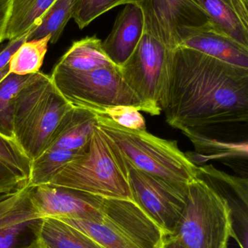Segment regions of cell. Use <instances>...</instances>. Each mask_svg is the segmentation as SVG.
I'll return each mask as SVG.
<instances>
[{
  "mask_svg": "<svg viewBox=\"0 0 248 248\" xmlns=\"http://www.w3.org/2000/svg\"><path fill=\"white\" fill-rule=\"evenodd\" d=\"M160 248H184L177 240L169 235V234H165L163 236V240H162L161 245Z\"/></svg>",
  "mask_w": 248,
  "mask_h": 248,
  "instance_id": "obj_32",
  "label": "cell"
},
{
  "mask_svg": "<svg viewBox=\"0 0 248 248\" xmlns=\"http://www.w3.org/2000/svg\"><path fill=\"white\" fill-rule=\"evenodd\" d=\"M173 49L144 32L132 55L119 67L125 82L141 100L144 112L161 113L168 85Z\"/></svg>",
  "mask_w": 248,
  "mask_h": 248,
  "instance_id": "obj_8",
  "label": "cell"
},
{
  "mask_svg": "<svg viewBox=\"0 0 248 248\" xmlns=\"http://www.w3.org/2000/svg\"><path fill=\"white\" fill-rule=\"evenodd\" d=\"M96 124V113L74 106L58 124L45 152L83 148L89 142Z\"/></svg>",
  "mask_w": 248,
  "mask_h": 248,
  "instance_id": "obj_16",
  "label": "cell"
},
{
  "mask_svg": "<svg viewBox=\"0 0 248 248\" xmlns=\"http://www.w3.org/2000/svg\"><path fill=\"white\" fill-rule=\"evenodd\" d=\"M44 218L35 208L30 186L0 195V248L40 247Z\"/></svg>",
  "mask_w": 248,
  "mask_h": 248,
  "instance_id": "obj_11",
  "label": "cell"
},
{
  "mask_svg": "<svg viewBox=\"0 0 248 248\" xmlns=\"http://www.w3.org/2000/svg\"><path fill=\"white\" fill-rule=\"evenodd\" d=\"M22 180L8 166L0 161V195L8 193L24 186Z\"/></svg>",
  "mask_w": 248,
  "mask_h": 248,
  "instance_id": "obj_29",
  "label": "cell"
},
{
  "mask_svg": "<svg viewBox=\"0 0 248 248\" xmlns=\"http://www.w3.org/2000/svg\"><path fill=\"white\" fill-rule=\"evenodd\" d=\"M138 0H77L72 18L80 29L119 5L137 4Z\"/></svg>",
  "mask_w": 248,
  "mask_h": 248,
  "instance_id": "obj_26",
  "label": "cell"
},
{
  "mask_svg": "<svg viewBox=\"0 0 248 248\" xmlns=\"http://www.w3.org/2000/svg\"><path fill=\"white\" fill-rule=\"evenodd\" d=\"M162 110L182 132L248 122V69L195 49L172 51L168 85Z\"/></svg>",
  "mask_w": 248,
  "mask_h": 248,
  "instance_id": "obj_1",
  "label": "cell"
},
{
  "mask_svg": "<svg viewBox=\"0 0 248 248\" xmlns=\"http://www.w3.org/2000/svg\"><path fill=\"white\" fill-rule=\"evenodd\" d=\"M31 31L13 40L8 41L7 45L0 51V71L9 65L12 56L20 47L22 44L27 41L28 36Z\"/></svg>",
  "mask_w": 248,
  "mask_h": 248,
  "instance_id": "obj_30",
  "label": "cell"
},
{
  "mask_svg": "<svg viewBox=\"0 0 248 248\" xmlns=\"http://www.w3.org/2000/svg\"><path fill=\"white\" fill-rule=\"evenodd\" d=\"M48 185L105 198L132 200L126 162L97 124L84 154L69 162Z\"/></svg>",
  "mask_w": 248,
  "mask_h": 248,
  "instance_id": "obj_3",
  "label": "cell"
},
{
  "mask_svg": "<svg viewBox=\"0 0 248 248\" xmlns=\"http://www.w3.org/2000/svg\"><path fill=\"white\" fill-rule=\"evenodd\" d=\"M39 72L20 76L9 73L0 81V134L14 140L13 136V108L15 100L19 92L36 78Z\"/></svg>",
  "mask_w": 248,
  "mask_h": 248,
  "instance_id": "obj_23",
  "label": "cell"
},
{
  "mask_svg": "<svg viewBox=\"0 0 248 248\" xmlns=\"http://www.w3.org/2000/svg\"><path fill=\"white\" fill-rule=\"evenodd\" d=\"M11 0H0V44L5 41L6 28L10 15Z\"/></svg>",
  "mask_w": 248,
  "mask_h": 248,
  "instance_id": "obj_31",
  "label": "cell"
},
{
  "mask_svg": "<svg viewBox=\"0 0 248 248\" xmlns=\"http://www.w3.org/2000/svg\"><path fill=\"white\" fill-rule=\"evenodd\" d=\"M126 165L132 201L165 234H171L184 209L187 189L172 186L127 162Z\"/></svg>",
  "mask_w": 248,
  "mask_h": 248,
  "instance_id": "obj_9",
  "label": "cell"
},
{
  "mask_svg": "<svg viewBox=\"0 0 248 248\" xmlns=\"http://www.w3.org/2000/svg\"><path fill=\"white\" fill-rule=\"evenodd\" d=\"M77 0H55L42 17L40 24L31 31L27 41L50 36L51 44H55L64 32L70 19L72 18Z\"/></svg>",
  "mask_w": 248,
  "mask_h": 248,
  "instance_id": "obj_24",
  "label": "cell"
},
{
  "mask_svg": "<svg viewBox=\"0 0 248 248\" xmlns=\"http://www.w3.org/2000/svg\"><path fill=\"white\" fill-rule=\"evenodd\" d=\"M0 161L8 166L17 176L27 182L30 173V159L15 140L0 134Z\"/></svg>",
  "mask_w": 248,
  "mask_h": 248,
  "instance_id": "obj_27",
  "label": "cell"
},
{
  "mask_svg": "<svg viewBox=\"0 0 248 248\" xmlns=\"http://www.w3.org/2000/svg\"><path fill=\"white\" fill-rule=\"evenodd\" d=\"M184 248H224L235 239L232 209L219 191L198 177L188 185L184 209L169 234Z\"/></svg>",
  "mask_w": 248,
  "mask_h": 248,
  "instance_id": "obj_5",
  "label": "cell"
},
{
  "mask_svg": "<svg viewBox=\"0 0 248 248\" xmlns=\"http://www.w3.org/2000/svg\"><path fill=\"white\" fill-rule=\"evenodd\" d=\"M96 124L112 140L127 163L182 189L198 178V167L176 140L156 137L147 130L124 128L104 114L96 113Z\"/></svg>",
  "mask_w": 248,
  "mask_h": 248,
  "instance_id": "obj_2",
  "label": "cell"
},
{
  "mask_svg": "<svg viewBox=\"0 0 248 248\" xmlns=\"http://www.w3.org/2000/svg\"><path fill=\"white\" fill-rule=\"evenodd\" d=\"M58 219L103 248H160L165 234L132 200L104 198L103 216L97 221Z\"/></svg>",
  "mask_w": 248,
  "mask_h": 248,
  "instance_id": "obj_6",
  "label": "cell"
},
{
  "mask_svg": "<svg viewBox=\"0 0 248 248\" xmlns=\"http://www.w3.org/2000/svg\"><path fill=\"white\" fill-rule=\"evenodd\" d=\"M44 248L43 247H42V246H40V247H39V248Z\"/></svg>",
  "mask_w": 248,
  "mask_h": 248,
  "instance_id": "obj_34",
  "label": "cell"
},
{
  "mask_svg": "<svg viewBox=\"0 0 248 248\" xmlns=\"http://www.w3.org/2000/svg\"><path fill=\"white\" fill-rule=\"evenodd\" d=\"M179 46L248 69V48L239 44L210 21L197 28H186L179 32Z\"/></svg>",
  "mask_w": 248,
  "mask_h": 248,
  "instance_id": "obj_13",
  "label": "cell"
},
{
  "mask_svg": "<svg viewBox=\"0 0 248 248\" xmlns=\"http://www.w3.org/2000/svg\"><path fill=\"white\" fill-rule=\"evenodd\" d=\"M73 107L55 88L50 76L42 72L19 92L13 108V136L31 161L45 151L58 124Z\"/></svg>",
  "mask_w": 248,
  "mask_h": 248,
  "instance_id": "obj_4",
  "label": "cell"
},
{
  "mask_svg": "<svg viewBox=\"0 0 248 248\" xmlns=\"http://www.w3.org/2000/svg\"><path fill=\"white\" fill-rule=\"evenodd\" d=\"M30 196L42 218L97 221L103 216L104 198L66 186H30Z\"/></svg>",
  "mask_w": 248,
  "mask_h": 248,
  "instance_id": "obj_12",
  "label": "cell"
},
{
  "mask_svg": "<svg viewBox=\"0 0 248 248\" xmlns=\"http://www.w3.org/2000/svg\"><path fill=\"white\" fill-rule=\"evenodd\" d=\"M55 0H11L5 40H13L39 26Z\"/></svg>",
  "mask_w": 248,
  "mask_h": 248,
  "instance_id": "obj_18",
  "label": "cell"
},
{
  "mask_svg": "<svg viewBox=\"0 0 248 248\" xmlns=\"http://www.w3.org/2000/svg\"><path fill=\"white\" fill-rule=\"evenodd\" d=\"M144 32L174 49L180 43L179 32L211 21L198 0H138Z\"/></svg>",
  "mask_w": 248,
  "mask_h": 248,
  "instance_id": "obj_10",
  "label": "cell"
},
{
  "mask_svg": "<svg viewBox=\"0 0 248 248\" xmlns=\"http://www.w3.org/2000/svg\"><path fill=\"white\" fill-rule=\"evenodd\" d=\"M87 147V144L78 150H55L42 153L32 160L30 173L25 185L35 186L48 185L69 162L83 155Z\"/></svg>",
  "mask_w": 248,
  "mask_h": 248,
  "instance_id": "obj_21",
  "label": "cell"
},
{
  "mask_svg": "<svg viewBox=\"0 0 248 248\" xmlns=\"http://www.w3.org/2000/svg\"><path fill=\"white\" fill-rule=\"evenodd\" d=\"M211 21L248 48V0H198Z\"/></svg>",
  "mask_w": 248,
  "mask_h": 248,
  "instance_id": "obj_15",
  "label": "cell"
},
{
  "mask_svg": "<svg viewBox=\"0 0 248 248\" xmlns=\"http://www.w3.org/2000/svg\"><path fill=\"white\" fill-rule=\"evenodd\" d=\"M55 65L82 72L115 65L105 53L102 41L95 35L73 42Z\"/></svg>",
  "mask_w": 248,
  "mask_h": 248,
  "instance_id": "obj_17",
  "label": "cell"
},
{
  "mask_svg": "<svg viewBox=\"0 0 248 248\" xmlns=\"http://www.w3.org/2000/svg\"><path fill=\"white\" fill-rule=\"evenodd\" d=\"M50 38V36H45L22 44L9 62L10 73L25 76L39 72Z\"/></svg>",
  "mask_w": 248,
  "mask_h": 248,
  "instance_id": "obj_25",
  "label": "cell"
},
{
  "mask_svg": "<svg viewBox=\"0 0 248 248\" xmlns=\"http://www.w3.org/2000/svg\"><path fill=\"white\" fill-rule=\"evenodd\" d=\"M183 134L192 141L199 157L192 160L195 165L210 160H224L248 159V141H223L214 137L202 135L192 131H185Z\"/></svg>",
  "mask_w": 248,
  "mask_h": 248,
  "instance_id": "obj_19",
  "label": "cell"
},
{
  "mask_svg": "<svg viewBox=\"0 0 248 248\" xmlns=\"http://www.w3.org/2000/svg\"><path fill=\"white\" fill-rule=\"evenodd\" d=\"M40 242L44 248H103L75 227L54 218H44Z\"/></svg>",
  "mask_w": 248,
  "mask_h": 248,
  "instance_id": "obj_20",
  "label": "cell"
},
{
  "mask_svg": "<svg viewBox=\"0 0 248 248\" xmlns=\"http://www.w3.org/2000/svg\"><path fill=\"white\" fill-rule=\"evenodd\" d=\"M228 248V246H227V247H226V248Z\"/></svg>",
  "mask_w": 248,
  "mask_h": 248,
  "instance_id": "obj_35",
  "label": "cell"
},
{
  "mask_svg": "<svg viewBox=\"0 0 248 248\" xmlns=\"http://www.w3.org/2000/svg\"><path fill=\"white\" fill-rule=\"evenodd\" d=\"M198 177L219 191L230 201L231 207H248L247 178L231 176L218 170L212 165L198 166Z\"/></svg>",
  "mask_w": 248,
  "mask_h": 248,
  "instance_id": "obj_22",
  "label": "cell"
},
{
  "mask_svg": "<svg viewBox=\"0 0 248 248\" xmlns=\"http://www.w3.org/2000/svg\"><path fill=\"white\" fill-rule=\"evenodd\" d=\"M100 114H104L124 128L132 130H147L145 119L139 110L132 106H111L106 108Z\"/></svg>",
  "mask_w": 248,
  "mask_h": 248,
  "instance_id": "obj_28",
  "label": "cell"
},
{
  "mask_svg": "<svg viewBox=\"0 0 248 248\" xmlns=\"http://www.w3.org/2000/svg\"><path fill=\"white\" fill-rule=\"evenodd\" d=\"M9 73H10V71H9V65H7V66L4 67L3 69L0 71V81H1Z\"/></svg>",
  "mask_w": 248,
  "mask_h": 248,
  "instance_id": "obj_33",
  "label": "cell"
},
{
  "mask_svg": "<svg viewBox=\"0 0 248 248\" xmlns=\"http://www.w3.org/2000/svg\"><path fill=\"white\" fill-rule=\"evenodd\" d=\"M144 33L142 11L137 4H125L102 46L112 62L121 67L132 55Z\"/></svg>",
  "mask_w": 248,
  "mask_h": 248,
  "instance_id": "obj_14",
  "label": "cell"
},
{
  "mask_svg": "<svg viewBox=\"0 0 248 248\" xmlns=\"http://www.w3.org/2000/svg\"><path fill=\"white\" fill-rule=\"evenodd\" d=\"M51 80L72 106L100 114L106 108L132 106L144 112L138 96L128 85L116 65L88 71H68L55 65Z\"/></svg>",
  "mask_w": 248,
  "mask_h": 248,
  "instance_id": "obj_7",
  "label": "cell"
}]
</instances>
